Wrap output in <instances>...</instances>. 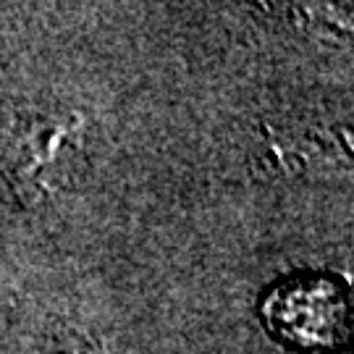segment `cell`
Wrapping results in <instances>:
<instances>
[{"mask_svg": "<svg viewBox=\"0 0 354 354\" xmlns=\"http://www.w3.org/2000/svg\"><path fill=\"white\" fill-rule=\"evenodd\" d=\"M268 330L291 346L328 352L346 344L352 330L349 294L333 279H291L270 291L263 304Z\"/></svg>", "mask_w": 354, "mask_h": 354, "instance_id": "cell-1", "label": "cell"}]
</instances>
